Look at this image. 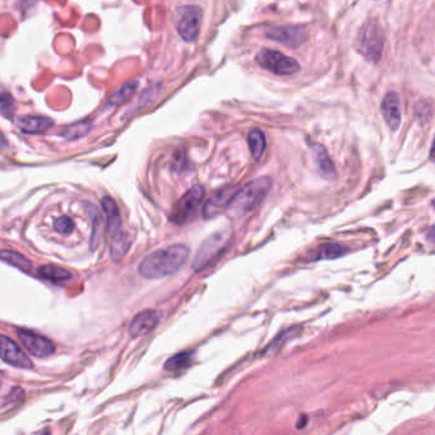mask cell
I'll return each mask as SVG.
<instances>
[{
	"label": "cell",
	"instance_id": "obj_20",
	"mask_svg": "<svg viewBox=\"0 0 435 435\" xmlns=\"http://www.w3.org/2000/svg\"><path fill=\"white\" fill-rule=\"evenodd\" d=\"M92 219V234L90 239V249H96L100 244V239L102 237V217L96 207L92 205L90 210Z\"/></svg>",
	"mask_w": 435,
	"mask_h": 435
},
{
	"label": "cell",
	"instance_id": "obj_23",
	"mask_svg": "<svg viewBox=\"0 0 435 435\" xmlns=\"http://www.w3.org/2000/svg\"><path fill=\"white\" fill-rule=\"evenodd\" d=\"M91 129L90 122H80V123L72 124L66 127V131H63V137L66 140H74L86 136Z\"/></svg>",
	"mask_w": 435,
	"mask_h": 435
},
{
	"label": "cell",
	"instance_id": "obj_14",
	"mask_svg": "<svg viewBox=\"0 0 435 435\" xmlns=\"http://www.w3.org/2000/svg\"><path fill=\"white\" fill-rule=\"evenodd\" d=\"M18 129L25 134H40L51 128L53 120L48 116L24 115L18 119Z\"/></svg>",
	"mask_w": 435,
	"mask_h": 435
},
{
	"label": "cell",
	"instance_id": "obj_27",
	"mask_svg": "<svg viewBox=\"0 0 435 435\" xmlns=\"http://www.w3.org/2000/svg\"><path fill=\"white\" fill-rule=\"evenodd\" d=\"M430 160L435 164V137L433 145H432V149H430Z\"/></svg>",
	"mask_w": 435,
	"mask_h": 435
},
{
	"label": "cell",
	"instance_id": "obj_19",
	"mask_svg": "<svg viewBox=\"0 0 435 435\" xmlns=\"http://www.w3.org/2000/svg\"><path fill=\"white\" fill-rule=\"evenodd\" d=\"M39 276L42 279H49L51 282H64L72 277V275L69 272L57 267V266H44L41 268H39Z\"/></svg>",
	"mask_w": 435,
	"mask_h": 435
},
{
	"label": "cell",
	"instance_id": "obj_2",
	"mask_svg": "<svg viewBox=\"0 0 435 435\" xmlns=\"http://www.w3.org/2000/svg\"><path fill=\"white\" fill-rule=\"evenodd\" d=\"M272 179L263 176L259 179L248 183L244 188L239 189L237 196L231 203L230 210L235 214H244L253 211L261 205L263 199L271 192Z\"/></svg>",
	"mask_w": 435,
	"mask_h": 435
},
{
	"label": "cell",
	"instance_id": "obj_12",
	"mask_svg": "<svg viewBox=\"0 0 435 435\" xmlns=\"http://www.w3.org/2000/svg\"><path fill=\"white\" fill-rule=\"evenodd\" d=\"M161 320V314L157 311H143L138 313L128 327V333L133 338L146 336L149 332L156 328Z\"/></svg>",
	"mask_w": 435,
	"mask_h": 435
},
{
	"label": "cell",
	"instance_id": "obj_17",
	"mask_svg": "<svg viewBox=\"0 0 435 435\" xmlns=\"http://www.w3.org/2000/svg\"><path fill=\"white\" fill-rule=\"evenodd\" d=\"M248 145H249V149L252 152V156L254 160H259L264 154V149L267 146V142H266V136L262 131L259 129H253L248 134Z\"/></svg>",
	"mask_w": 435,
	"mask_h": 435
},
{
	"label": "cell",
	"instance_id": "obj_10",
	"mask_svg": "<svg viewBox=\"0 0 435 435\" xmlns=\"http://www.w3.org/2000/svg\"><path fill=\"white\" fill-rule=\"evenodd\" d=\"M238 190L237 187H228V188L221 189L217 193H214V196L210 198L205 205L203 217L210 220V219L217 217L219 214H223L226 210H229Z\"/></svg>",
	"mask_w": 435,
	"mask_h": 435
},
{
	"label": "cell",
	"instance_id": "obj_29",
	"mask_svg": "<svg viewBox=\"0 0 435 435\" xmlns=\"http://www.w3.org/2000/svg\"><path fill=\"white\" fill-rule=\"evenodd\" d=\"M433 207H434V208H435V199H434V201H433Z\"/></svg>",
	"mask_w": 435,
	"mask_h": 435
},
{
	"label": "cell",
	"instance_id": "obj_9",
	"mask_svg": "<svg viewBox=\"0 0 435 435\" xmlns=\"http://www.w3.org/2000/svg\"><path fill=\"white\" fill-rule=\"evenodd\" d=\"M18 338L24 344L28 353H33L36 358H48L55 351L54 344L49 341L46 337L36 335L26 329H18L17 331Z\"/></svg>",
	"mask_w": 435,
	"mask_h": 435
},
{
	"label": "cell",
	"instance_id": "obj_24",
	"mask_svg": "<svg viewBox=\"0 0 435 435\" xmlns=\"http://www.w3.org/2000/svg\"><path fill=\"white\" fill-rule=\"evenodd\" d=\"M74 229V222L71 217L68 216H62L54 222V230L62 234V235H68L71 234Z\"/></svg>",
	"mask_w": 435,
	"mask_h": 435
},
{
	"label": "cell",
	"instance_id": "obj_8",
	"mask_svg": "<svg viewBox=\"0 0 435 435\" xmlns=\"http://www.w3.org/2000/svg\"><path fill=\"white\" fill-rule=\"evenodd\" d=\"M271 40L286 45L288 48H297L309 40V28L306 26H273L267 33Z\"/></svg>",
	"mask_w": 435,
	"mask_h": 435
},
{
	"label": "cell",
	"instance_id": "obj_11",
	"mask_svg": "<svg viewBox=\"0 0 435 435\" xmlns=\"http://www.w3.org/2000/svg\"><path fill=\"white\" fill-rule=\"evenodd\" d=\"M0 356L3 362L16 368L31 369L33 367L30 358L7 336L0 338Z\"/></svg>",
	"mask_w": 435,
	"mask_h": 435
},
{
	"label": "cell",
	"instance_id": "obj_21",
	"mask_svg": "<svg viewBox=\"0 0 435 435\" xmlns=\"http://www.w3.org/2000/svg\"><path fill=\"white\" fill-rule=\"evenodd\" d=\"M1 259L21 271L30 272L33 268L31 262L24 255L18 254L16 252H9V250L1 252Z\"/></svg>",
	"mask_w": 435,
	"mask_h": 435
},
{
	"label": "cell",
	"instance_id": "obj_18",
	"mask_svg": "<svg viewBox=\"0 0 435 435\" xmlns=\"http://www.w3.org/2000/svg\"><path fill=\"white\" fill-rule=\"evenodd\" d=\"M192 364H193V353H176L166 362L165 370L176 373V371L187 369Z\"/></svg>",
	"mask_w": 435,
	"mask_h": 435
},
{
	"label": "cell",
	"instance_id": "obj_5",
	"mask_svg": "<svg viewBox=\"0 0 435 435\" xmlns=\"http://www.w3.org/2000/svg\"><path fill=\"white\" fill-rule=\"evenodd\" d=\"M257 63L263 69L276 74V75H290L300 69L295 59L276 51V50L262 49L257 55Z\"/></svg>",
	"mask_w": 435,
	"mask_h": 435
},
{
	"label": "cell",
	"instance_id": "obj_25",
	"mask_svg": "<svg viewBox=\"0 0 435 435\" xmlns=\"http://www.w3.org/2000/svg\"><path fill=\"white\" fill-rule=\"evenodd\" d=\"M16 111V102L7 92L1 95V114L4 118H12Z\"/></svg>",
	"mask_w": 435,
	"mask_h": 435
},
{
	"label": "cell",
	"instance_id": "obj_26",
	"mask_svg": "<svg viewBox=\"0 0 435 435\" xmlns=\"http://www.w3.org/2000/svg\"><path fill=\"white\" fill-rule=\"evenodd\" d=\"M24 389H21V388H15L12 392H9L8 396L4 398V401H3V406H7L9 403H15L18 402V401H21L22 398H24Z\"/></svg>",
	"mask_w": 435,
	"mask_h": 435
},
{
	"label": "cell",
	"instance_id": "obj_22",
	"mask_svg": "<svg viewBox=\"0 0 435 435\" xmlns=\"http://www.w3.org/2000/svg\"><path fill=\"white\" fill-rule=\"evenodd\" d=\"M346 254V248L337 244V243H327L322 246L315 259H337L340 257Z\"/></svg>",
	"mask_w": 435,
	"mask_h": 435
},
{
	"label": "cell",
	"instance_id": "obj_4",
	"mask_svg": "<svg viewBox=\"0 0 435 435\" xmlns=\"http://www.w3.org/2000/svg\"><path fill=\"white\" fill-rule=\"evenodd\" d=\"M229 244V235L226 232H217L205 240L198 250L197 257L193 263V270L201 272L214 264V261L225 252Z\"/></svg>",
	"mask_w": 435,
	"mask_h": 435
},
{
	"label": "cell",
	"instance_id": "obj_15",
	"mask_svg": "<svg viewBox=\"0 0 435 435\" xmlns=\"http://www.w3.org/2000/svg\"><path fill=\"white\" fill-rule=\"evenodd\" d=\"M313 156L315 160V164L318 166V170H320V175L328 181L335 179L337 176L336 167L332 163L331 157H329L327 149L324 148V146L322 145H313L312 146Z\"/></svg>",
	"mask_w": 435,
	"mask_h": 435
},
{
	"label": "cell",
	"instance_id": "obj_7",
	"mask_svg": "<svg viewBox=\"0 0 435 435\" xmlns=\"http://www.w3.org/2000/svg\"><path fill=\"white\" fill-rule=\"evenodd\" d=\"M205 197V189L201 185H196L189 189L188 192L179 199V202L175 205L172 214V221L178 225H183L197 214L199 205H202V201Z\"/></svg>",
	"mask_w": 435,
	"mask_h": 435
},
{
	"label": "cell",
	"instance_id": "obj_6",
	"mask_svg": "<svg viewBox=\"0 0 435 435\" xmlns=\"http://www.w3.org/2000/svg\"><path fill=\"white\" fill-rule=\"evenodd\" d=\"M203 13L198 6H184L178 9L176 28L184 41L194 42L197 40Z\"/></svg>",
	"mask_w": 435,
	"mask_h": 435
},
{
	"label": "cell",
	"instance_id": "obj_16",
	"mask_svg": "<svg viewBox=\"0 0 435 435\" xmlns=\"http://www.w3.org/2000/svg\"><path fill=\"white\" fill-rule=\"evenodd\" d=\"M138 89V83L129 82L125 83L119 90L115 91L107 101V107H119L124 104L125 101L131 99V96L136 93V91Z\"/></svg>",
	"mask_w": 435,
	"mask_h": 435
},
{
	"label": "cell",
	"instance_id": "obj_1",
	"mask_svg": "<svg viewBox=\"0 0 435 435\" xmlns=\"http://www.w3.org/2000/svg\"><path fill=\"white\" fill-rule=\"evenodd\" d=\"M190 249L184 244H175L163 250L147 255L140 264L142 277L148 279H163L179 271L187 263Z\"/></svg>",
	"mask_w": 435,
	"mask_h": 435
},
{
	"label": "cell",
	"instance_id": "obj_3",
	"mask_svg": "<svg viewBox=\"0 0 435 435\" xmlns=\"http://www.w3.org/2000/svg\"><path fill=\"white\" fill-rule=\"evenodd\" d=\"M385 48L383 31L377 19H369L365 22L356 37V49L364 58L371 63H378L382 58Z\"/></svg>",
	"mask_w": 435,
	"mask_h": 435
},
{
	"label": "cell",
	"instance_id": "obj_28",
	"mask_svg": "<svg viewBox=\"0 0 435 435\" xmlns=\"http://www.w3.org/2000/svg\"><path fill=\"white\" fill-rule=\"evenodd\" d=\"M427 239L429 240H432V241H435V228H433L430 232H429V235H427Z\"/></svg>",
	"mask_w": 435,
	"mask_h": 435
},
{
	"label": "cell",
	"instance_id": "obj_13",
	"mask_svg": "<svg viewBox=\"0 0 435 435\" xmlns=\"http://www.w3.org/2000/svg\"><path fill=\"white\" fill-rule=\"evenodd\" d=\"M382 114L386 120L387 125L397 131L401 125L402 115H401V100L396 92H388L382 101Z\"/></svg>",
	"mask_w": 435,
	"mask_h": 435
}]
</instances>
